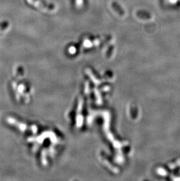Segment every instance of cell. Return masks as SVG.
<instances>
[{
    "label": "cell",
    "instance_id": "cell-1",
    "mask_svg": "<svg viewBox=\"0 0 180 181\" xmlns=\"http://www.w3.org/2000/svg\"><path fill=\"white\" fill-rule=\"evenodd\" d=\"M112 6L113 7V8L115 10L116 12H118V13H119L120 15H124V12L123 10L122 9V8L119 7V5H118L116 3H113L112 4Z\"/></svg>",
    "mask_w": 180,
    "mask_h": 181
}]
</instances>
